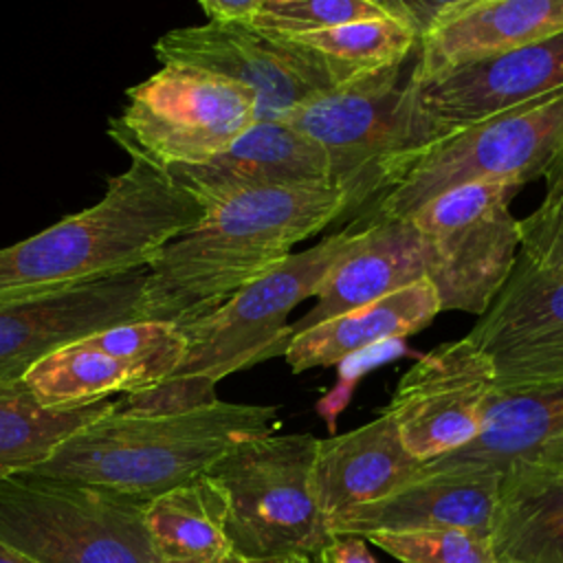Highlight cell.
<instances>
[{
	"label": "cell",
	"mask_w": 563,
	"mask_h": 563,
	"mask_svg": "<svg viewBox=\"0 0 563 563\" xmlns=\"http://www.w3.org/2000/svg\"><path fill=\"white\" fill-rule=\"evenodd\" d=\"M411 86L418 128L431 147L466 125L561 90L563 33L422 81L411 77Z\"/></svg>",
	"instance_id": "obj_14"
},
{
	"label": "cell",
	"mask_w": 563,
	"mask_h": 563,
	"mask_svg": "<svg viewBox=\"0 0 563 563\" xmlns=\"http://www.w3.org/2000/svg\"><path fill=\"white\" fill-rule=\"evenodd\" d=\"M0 563H35V561L0 541Z\"/></svg>",
	"instance_id": "obj_36"
},
{
	"label": "cell",
	"mask_w": 563,
	"mask_h": 563,
	"mask_svg": "<svg viewBox=\"0 0 563 563\" xmlns=\"http://www.w3.org/2000/svg\"><path fill=\"white\" fill-rule=\"evenodd\" d=\"M319 438L268 433L229 451L207 475L229 504L231 548L251 559H295L330 541L312 488Z\"/></svg>",
	"instance_id": "obj_6"
},
{
	"label": "cell",
	"mask_w": 563,
	"mask_h": 563,
	"mask_svg": "<svg viewBox=\"0 0 563 563\" xmlns=\"http://www.w3.org/2000/svg\"><path fill=\"white\" fill-rule=\"evenodd\" d=\"M418 462L402 444L387 411L330 438H319L312 488L325 521L376 501L416 477Z\"/></svg>",
	"instance_id": "obj_20"
},
{
	"label": "cell",
	"mask_w": 563,
	"mask_h": 563,
	"mask_svg": "<svg viewBox=\"0 0 563 563\" xmlns=\"http://www.w3.org/2000/svg\"><path fill=\"white\" fill-rule=\"evenodd\" d=\"M284 37L306 48L321 64L334 88L402 64L418 48V40L389 18L361 20Z\"/></svg>",
	"instance_id": "obj_27"
},
{
	"label": "cell",
	"mask_w": 563,
	"mask_h": 563,
	"mask_svg": "<svg viewBox=\"0 0 563 563\" xmlns=\"http://www.w3.org/2000/svg\"><path fill=\"white\" fill-rule=\"evenodd\" d=\"M147 266L44 297L0 303V385L48 354L112 325L141 321Z\"/></svg>",
	"instance_id": "obj_15"
},
{
	"label": "cell",
	"mask_w": 563,
	"mask_h": 563,
	"mask_svg": "<svg viewBox=\"0 0 563 563\" xmlns=\"http://www.w3.org/2000/svg\"><path fill=\"white\" fill-rule=\"evenodd\" d=\"M440 312L433 286L427 279H420L383 299L295 334L284 350V358L295 374L339 365L369 347L420 332Z\"/></svg>",
	"instance_id": "obj_23"
},
{
	"label": "cell",
	"mask_w": 563,
	"mask_h": 563,
	"mask_svg": "<svg viewBox=\"0 0 563 563\" xmlns=\"http://www.w3.org/2000/svg\"><path fill=\"white\" fill-rule=\"evenodd\" d=\"M279 429L277 407L216 400L141 413L114 409L68 435L29 475L150 501L207 475L229 451Z\"/></svg>",
	"instance_id": "obj_3"
},
{
	"label": "cell",
	"mask_w": 563,
	"mask_h": 563,
	"mask_svg": "<svg viewBox=\"0 0 563 563\" xmlns=\"http://www.w3.org/2000/svg\"><path fill=\"white\" fill-rule=\"evenodd\" d=\"M563 156V88L501 110L427 147L376 202L367 222L407 220L429 200L471 183L543 178Z\"/></svg>",
	"instance_id": "obj_5"
},
{
	"label": "cell",
	"mask_w": 563,
	"mask_h": 563,
	"mask_svg": "<svg viewBox=\"0 0 563 563\" xmlns=\"http://www.w3.org/2000/svg\"><path fill=\"white\" fill-rule=\"evenodd\" d=\"M530 460H534V462H539V464H543V466L563 475V435L545 442Z\"/></svg>",
	"instance_id": "obj_34"
},
{
	"label": "cell",
	"mask_w": 563,
	"mask_h": 563,
	"mask_svg": "<svg viewBox=\"0 0 563 563\" xmlns=\"http://www.w3.org/2000/svg\"><path fill=\"white\" fill-rule=\"evenodd\" d=\"M497 486V473L416 475L394 493L330 519L328 530L330 534L361 539L376 532L438 528H462L488 534Z\"/></svg>",
	"instance_id": "obj_19"
},
{
	"label": "cell",
	"mask_w": 563,
	"mask_h": 563,
	"mask_svg": "<svg viewBox=\"0 0 563 563\" xmlns=\"http://www.w3.org/2000/svg\"><path fill=\"white\" fill-rule=\"evenodd\" d=\"M376 18H387L376 0H262L251 26L273 35H303Z\"/></svg>",
	"instance_id": "obj_29"
},
{
	"label": "cell",
	"mask_w": 563,
	"mask_h": 563,
	"mask_svg": "<svg viewBox=\"0 0 563 563\" xmlns=\"http://www.w3.org/2000/svg\"><path fill=\"white\" fill-rule=\"evenodd\" d=\"M497 391L490 358L462 336L420 356L387 405L405 449L431 462L468 446L486 424Z\"/></svg>",
	"instance_id": "obj_11"
},
{
	"label": "cell",
	"mask_w": 563,
	"mask_h": 563,
	"mask_svg": "<svg viewBox=\"0 0 563 563\" xmlns=\"http://www.w3.org/2000/svg\"><path fill=\"white\" fill-rule=\"evenodd\" d=\"M260 121L255 97L198 68L161 64L128 90V106L110 119V139L156 167L200 165L224 152Z\"/></svg>",
	"instance_id": "obj_9"
},
{
	"label": "cell",
	"mask_w": 563,
	"mask_h": 563,
	"mask_svg": "<svg viewBox=\"0 0 563 563\" xmlns=\"http://www.w3.org/2000/svg\"><path fill=\"white\" fill-rule=\"evenodd\" d=\"M262 0H200V11L207 22L216 24H242L251 26Z\"/></svg>",
	"instance_id": "obj_33"
},
{
	"label": "cell",
	"mask_w": 563,
	"mask_h": 563,
	"mask_svg": "<svg viewBox=\"0 0 563 563\" xmlns=\"http://www.w3.org/2000/svg\"><path fill=\"white\" fill-rule=\"evenodd\" d=\"M187 341L163 321H130L79 339L40 361L22 380L53 409H79L167 380Z\"/></svg>",
	"instance_id": "obj_13"
},
{
	"label": "cell",
	"mask_w": 563,
	"mask_h": 563,
	"mask_svg": "<svg viewBox=\"0 0 563 563\" xmlns=\"http://www.w3.org/2000/svg\"><path fill=\"white\" fill-rule=\"evenodd\" d=\"M519 189L515 183L462 185L407 218L440 310L482 317L504 288L521 249L519 220L510 211Z\"/></svg>",
	"instance_id": "obj_10"
},
{
	"label": "cell",
	"mask_w": 563,
	"mask_h": 563,
	"mask_svg": "<svg viewBox=\"0 0 563 563\" xmlns=\"http://www.w3.org/2000/svg\"><path fill=\"white\" fill-rule=\"evenodd\" d=\"M227 519V497L209 475L176 486L143 508V526L158 563L209 559L233 550Z\"/></svg>",
	"instance_id": "obj_25"
},
{
	"label": "cell",
	"mask_w": 563,
	"mask_h": 563,
	"mask_svg": "<svg viewBox=\"0 0 563 563\" xmlns=\"http://www.w3.org/2000/svg\"><path fill=\"white\" fill-rule=\"evenodd\" d=\"M416 53L396 66L323 92L279 121L312 139L325 154L328 180L347 211L389 191L424 152L413 110Z\"/></svg>",
	"instance_id": "obj_4"
},
{
	"label": "cell",
	"mask_w": 563,
	"mask_h": 563,
	"mask_svg": "<svg viewBox=\"0 0 563 563\" xmlns=\"http://www.w3.org/2000/svg\"><path fill=\"white\" fill-rule=\"evenodd\" d=\"M202 218V205L167 169L130 156L95 205L0 246V303L145 268Z\"/></svg>",
	"instance_id": "obj_2"
},
{
	"label": "cell",
	"mask_w": 563,
	"mask_h": 563,
	"mask_svg": "<svg viewBox=\"0 0 563 563\" xmlns=\"http://www.w3.org/2000/svg\"><path fill=\"white\" fill-rule=\"evenodd\" d=\"M117 400L79 409L44 407L24 380L0 385V479L40 466L75 431L110 413Z\"/></svg>",
	"instance_id": "obj_26"
},
{
	"label": "cell",
	"mask_w": 563,
	"mask_h": 563,
	"mask_svg": "<svg viewBox=\"0 0 563 563\" xmlns=\"http://www.w3.org/2000/svg\"><path fill=\"white\" fill-rule=\"evenodd\" d=\"M161 64H178L246 88L260 121H279L297 106L334 90L321 64L299 44L242 24L205 22L172 29L154 44Z\"/></svg>",
	"instance_id": "obj_12"
},
{
	"label": "cell",
	"mask_w": 563,
	"mask_h": 563,
	"mask_svg": "<svg viewBox=\"0 0 563 563\" xmlns=\"http://www.w3.org/2000/svg\"><path fill=\"white\" fill-rule=\"evenodd\" d=\"M361 233V224L347 227L310 249L290 253L213 312L180 325L187 350L169 378L216 385L229 374L284 354L292 339L290 312L317 295L325 275L356 246Z\"/></svg>",
	"instance_id": "obj_7"
},
{
	"label": "cell",
	"mask_w": 563,
	"mask_h": 563,
	"mask_svg": "<svg viewBox=\"0 0 563 563\" xmlns=\"http://www.w3.org/2000/svg\"><path fill=\"white\" fill-rule=\"evenodd\" d=\"M147 501L18 473L0 479V541L35 563H158Z\"/></svg>",
	"instance_id": "obj_8"
},
{
	"label": "cell",
	"mask_w": 563,
	"mask_h": 563,
	"mask_svg": "<svg viewBox=\"0 0 563 563\" xmlns=\"http://www.w3.org/2000/svg\"><path fill=\"white\" fill-rule=\"evenodd\" d=\"M347 213L330 183L244 191L205 211L147 266L141 321L187 325L229 301Z\"/></svg>",
	"instance_id": "obj_1"
},
{
	"label": "cell",
	"mask_w": 563,
	"mask_h": 563,
	"mask_svg": "<svg viewBox=\"0 0 563 563\" xmlns=\"http://www.w3.org/2000/svg\"><path fill=\"white\" fill-rule=\"evenodd\" d=\"M365 541L400 563H497L490 537L462 528L376 532Z\"/></svg>",
	"instance_id": "obj_28"
},
{
	"label": "cell",
	"mask_w": 563,
	"mask_h": 563,
	"mask_svg": "<svg viewBox=\"0 0 563 563\" xmlns=\"http://www.w3.org/2000/svg\"><path fill=\"white\" fill-rule=\"evenodd\" d=\"M167 563H286L282 559H251L235 550H227L222 554L209 556V559H196V561H167Z\"/></svg>",
	"instance_id": "obj_35"
},
{
	"label": "cell",
	"mask_w": 563,
	"mask_h": 563,
	"mask_svg": "<svg viewBox=\"0 0 563 563\" xmlns=\"http://www.w3.org/2000/svg\"><path fill=\"white\" fill-rule=\"evenodd\" d=\"M563 435V376L497 387L484 431L464 449L424 462L416 475L497 473L530 460L545 442Z\"/></svg>",
	"instance_id": "obj_22"
},
{
	"label": "cell",
	"mask_w": 563,
	"mask_h": 563,
	"mask_svg": "<svg viewBox=\"0 0 563 563\" xmlns=\"http://www.w3.org/2000/svg\"><path fill=\"white\" fill-rule=\"evenodd\" d=\"M493 363L497 387L563 376V275L523 260L466 334Z\"/></svg>",
	"instance_id": "obj_16"
},
{
	"label": "cell",
	"mask_w": 563,
	"mask_h": 563,
	"mask_svg": "<svg viewBox=\"0 0 563 563\" xmlns=\"http://www.w3.org/2000/svg\"><path fill=\"white\" fill-rule=\"evenodd\" d=\"M488 537L497 563H563V475L512 462L499 475Z\"/></svg>",
	"instance_id": "obj_24"
},
{
	"label": "cell",
	"mask_w": 563,
	"mask_h": 563,
	"mask_svg": "<svg viewBox=\"0 0 563 563\" xmlns=\"http://www.w3.org/2000/svg\"><path fill=\"white\" fill-rule=\"evenodd\" d=\"M563 33V0H451L418 44L416 81Z\"/></svg>",
	"instance_id": "obj_18"
},
{
	"label": "cell",
	"mask_w": 563,
	"mask_h": 563,
	"mask_svg": "<svg viewBox=\"0 0 563 563\" xmlns=\"http://www.w3.org/2000/svg\"><path fill=\"white\" fill-rule=\"evenodd\" d=\"M361 227V240L325 275L314 306L290 323L292 336L424 279L418 235L409 220H378Z\"/></svg>",
	"instance_id": "obj_21"
},
{
	"label": "cell",
	"mask_w": 563,
	"mask_h": 563,
	"mask_svg": "<svg viewBox=\"0 0 563 563\" xmlns=\"http://www.w3.org/2000/svg\"><path fill=\"white\" fill-rule=\"evenodd\" d=\"M286 563H376V559L372 556L365 539L332 534L330 541L314 552L288 559Z\"/></svg>",
	"instance_id": "obj_32"
},
{
	"label": "cell",
	"mask_w": 563,
	"mask_h": 563,
	"mask_svg": "<svg viewBox=\"0 0 563 563\" xmlns=\"http://www.w3.org/2000/svg\"><path fill=\"white\" fill-rule=\"evenodd\" d=\"M543 180L545 194L541 202L519 220V255L541 271L563 275V156Z\"/></svg>",
	"instance_id": "obj_30"
},
{
	"label": "cell",
	"mask_w": 563,
	"mask_h": 563,
	"mask_svg": "<svg viewBox=\"0 0 563 563\" xmlns=\"http://www.w3.org/2000/svg\"><path fill=\"white\" fill-rule=\"evenodd\" d=\"M451 0H376L383 13L407 29L418 44L435 26Z\"/></svg>",
	"instance_id": "obj_31"
},
{
	"label": "cell",
	"mask_w": 563,
	"mask_h": 563,
	"mask_svg": "<svg viewBox=\"0 0 563 563\" xmlns=\"http://www.w3.org/2000/svg\"><path fill=\"white\" fill-rule=\"evenodd\" d=\"M167 174L205 211L244 191L330 183L323 150L284 121H257L207 163L169 167Z\"/></svg>",
	"instance_id": "obj_17"
}]
</instances>
